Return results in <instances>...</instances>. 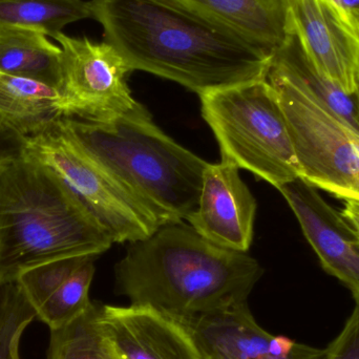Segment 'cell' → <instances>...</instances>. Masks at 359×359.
Listing matches in <instances>:
<instances>
[{
	"mask_svg": "<svg viewBox=\"0 0 359 359\" xmlns=\"http://www.w3.org/2000/svg\"><path fill=\"white\" fill-rule=\"evenodd\" d=\"M105 41L133 71L172 80L198 96L265 79L273 55L166 0H90Z\"/></svg>",
	"mask_w": 359,
	"mask_h": 359,
	"instance_id": "6da1fadb",
	"label": "cell"
},
{
	"mask_svg": "<svg viewBox=\"0 0 359 359\" xmlns=\"http://www.w3.org/2000/svg\"><path fill=\"white\" fill-rule=\"evenodd\" d=\"M263 273L248 252L222 248L190 224L170 222L130 243L115 266V291L130 304L190 320L246 303Z\"/></svg>",
	"mask_w": 359,
	"mask_h": 359,
	"instance_id": "7a4b0ae2",
	"label": "cell"
},
{
	"mask_svg": "<svg viewBox=\"0 0 359 359\" xmlns=\"http://www.w3.org/2000/svg\"><path fill=\"white\" fill-rule=\"evenodd\" d=\"M113 244L73 192L22 147L0 166V286L42 264L98 257Z\"/></svg>",
	"mask_w": 359,
	"mask_h": 359,
	"instance_id": "3957f363",
	"label": "cell"
},
{
	"mask_svg": "<svg viewBox=\"0 0 359 359\" xmlns=\"http://www.w3.org/2000/svg\"><path fill=\"white\" fill-rule=\"evenodd\" d=\"M80 147L147 203L165 223L196 210L208 162L175 142L142 104L104 123L63 117Z\"/></svg>",
	"mask_w": 359,
	"mask_h": 359,
	"instance_id": "277c9868",
	"label": "cell"
},
{
	"mask_svg": "<svg viewBox=\"0 0 359 359\" xmlns=\"http://www.w3.org/2000/svg\"><path fill=\"white\" fill-rule=\"evenodd\" d=\"M200 98L221 161L248 170L278 189L301 178L284 113L266 78L212 90Z\"/></svg>",
	"mask_w": 359,
	"mask_h": 359,
	"instance_id": "5b68a950",
	"label": "cell"
},
{
	"mask_svg": "<svg viewBox=\"0 0 359 359\" xmlns=\"http://www.w3.org/2000/svg\"><path fill=\"white\" fill-rule=\"evenodd\" d=\"M266 80L282 107L301 179L339 198L359 202V136L323 104L278 48Z\"/></svg>",
	"mask_w": 359,
	"mask_h": 359,
	"instance_id": "8992f818",
	"label": "cell"
},
{
	"mask_svg": "<svg viewBox=\"0 0 359 359\" xmlns=\"http://www.w3.org/2000/svg\"><path fill=\"white\" fill-rule=\"evenodd\" d=\"M60 120L23 139L22 153L52 170L114 243L143 240L166 224L138 194L93 159Z\"/></svg>",
	"mask_w": 359,
	"mask_h": 359,
	"instance_id": "52a82bcc",
	"label": "cell"
},
{
	"mask_svg": "<svg viewBox=\"0 0 359 359\" xmlns=\"http://www.w3.org/2000/svg\"><path fill=\"white\" fill-rule=\"evenodd\" d=\"M62 50L63 116L104 123L134 111L128 77L133 69L109 42L59 33L53 37Z\"/></svg>",
	"mask_w": 359,
	"mask_h": 359,
	"instance_id": "ba28073f",
	"label": "cell"
},
{
	"mask_svg": "<svg viewBox=\"0 0 359 359\" xmlns=\"http://www.w3.org/2000/svg\"><path fill=\"white\" fill-rule=\"evenodd\" d=\"M288 33L314 71L350 96L359 88V14L337 0H289Z\"/></svg>",
	"mask_w": 359,
	"mask_h": 359,
	"instance_id": "9c48e42d",
	"label": "cell"
},
{
	"mask_svg": "<svg viewBox=\"0 0 359 359\" xmlns=\"http://www.w3.org/2000/svg\"><path fill=\"white\" fill-rule=\"evenodd\" d=\"M99 320L121 359H207L187 320L151 305H100Z\"/></svg>",
	"mask_w": 359,
	"mask_h": 359,
	"instance_id": "30bf717a",
	"label": "cell"
},
{
	"mask_svg": "<svg viewBox=\"0 0 359 359\" xmlns=\"http://www.w3.org/2000/svg\"><path fill=\"white\" fill-rule=\"evenodd\" d=\"M297 217L325 271L339 278L359 304L358 236L349 222L301 178L278 188Z\"/></svg>",
	"mask_w": 359,
	"mask_h": 359,
	"instance_id": "8fae6325",
	"label": "cell"
},
{
	"mask_svg": "<svg viewBox=\"0 0 359 359\" xmlns=\"http://www.w3.org/2000/svg\"><path fill=\"white\" fill-rule=\"evenodd\" d=\"M257 201L227 162L208 163L203 175L198 208L188 224L209 242L229 250L248 252L253 236Z\"/></svg>",
	"mask_w": 359,
	"mask_h": 359,
	"instance_id": "7c38bea8",
	"label": "cell"
},
{
	"mask_svg": "<svg viewBox=\"0 0 359 359\" xmlns=\"http://www.w3.org/2000/svg\"><path fill=\"white\" fill-rule=\"evenodd\" d=\"M186 320L207 359H325V350L266 331L247 302Z\"/></svg>",
	"mask_w": 359,
	"mask_h": 359,
	"instance_id": "4fadbf2b",
	"label": "cell"
},
{
	"mask_svg": "<svg viewBox=\"0 0 359 359\" xmlns=\"http://www.w3.org/2000/svg\"><path fill=\"white\" fill-rule=\"evenodd\" d=\"M273 55L288 40L289 0H166Z\"/></svg>",
	"mask_w": 359,
	"mask_h": 359,
	"instance_id": "5bb4252c",
	"label": "cell"
},
{
	"mask_svg": "<svg viewBox=\"0 0 359 359\" xmlns=\"http://www.w3.org/2000/svg\"><path fill=\"white\" fill-rule=\"evenodd\" d=\"M63 116L60 93L27 78L0 73V126L20 138L36 136Z\"/></svg>",
	"mask_w": 359,
	"mask_h": 359,
	"instance_id": "9a60e30c",
	"label": "cell"
},
{
	"mask_svg": "<svg viewBox=\"0 0 359 359\" xmlns=\"http://www.w3.org/2000/svg\"><path fill=\"white\" fill-rule=\"evenodd\" d=\"M0 73L36 80L60 93L62 50L37 29L1 27Z\"/></svg>",
	"mask_w": 359,
	"mask_h": 359,
	"instance_id": "2e32d148",
	"label": "cell"
},
{
	"mask_svg": "<svg viewBox=\"0 0 359 359\" xmlns=\"http://www.w3.org/2000/svg\"><path fill=\"white\" fill-rule=\"evenodd\" d=\"M86 18H92V13L83 0H0V29L27 27L53 38Z\"/></svg>",
	"mask_w": 359,
	"mask_h": 359,
	"instance_id": "e0dca14e",
	"label": "cell"
},
{
	"mask_svg": "<svg viewBox=\"0 0 359 359\" xmlns=\"http://www.w3.org/2000/svg\"><path fill=\"white\" fill-rule=\"evenodd\" d=\"M100 305L71 324L50 330L46 359H121L99 320Z\"/></svg>",
	"mask_w": 359,
	"mask_h": 359,
	"instance_id": "ac0fdd59",
	"label": "cell"
},
{
	"mask_svg": "<svg viewBox=\"0 0 359 359\" xmlns=\"http://www.w3.org/2000/svg\"><path fill=\"white\" fill-rule=\"evenodd\" d=\"M96 257L82 264L58 290L36 310V318L50 330L62 328L83 316L90 309V288L95 274Z\"/></svg>",
	"mask_w": 359,
	"mask_h": 359,
	"instance_id": "d6986e66",
	"label": "cell"
},
{
	"mask_svg": "<svg viewBox=\"0 0 359 359\" xmlns=\"http://www.w3.org/2000/svg\"><path fill=\"white\" fill-rule=\"evenodd\" d=\"M35 318L36 310L17 283L0 286V359H21V337Z\"/></svg>",
	"mask_w": 359,
	"mask_h": 359,
	"instance_id": "ffe728a7",
	"label": "cell"
},
{
	"mask_svg": "<svg viewBox=\"0 0 359 359\" xmlns=\"http://www.w3.org/2000/svg\"><path fill=\"white\" fill-rule=\"evenodd\" d=\"M93 257H67L42 264L21 273L15 283L19 285L32 307L37 310L82 264Z\"/></svg>",
	"mask_w": 359,
	"mask_h": 359,
	"instance_id": "44dd1931",
	"label": "cell"
},
{
	"mask_svg": "<svg viewBox=\"0 0 359 359\" xmlns=\"http://www.w3.org/2000/svg\"><path fill=\"white\" fill-rule=\"evenodd\" d=\"M325 359H359V304L339 337L325 349Z\"/></svg>",
	"mask_w": 359,
	"mask_h": 359,
	"instance_id": "7402d4cb",
	"label": "cell"
},
{
	"mask_svg": "<svg viewBox=\"0 0 359 359\" xmlns=\"http://www.w3.org/2000/svg\"><path fill=\"white\" fill-rule=\"evenodd\" d=\"M22 147V138L0 126V166Z\"/></svg>",
	"mask_w": 359,
	"mask_h": 359,
	"instance_id": "603a6c76",
	"label": "cell"
},
{
	"mask_svg": "<svg viewBox=\"0 0 359 359\" xmlns=\"http://www.w3.org/2000/svg\"><path fill=\"white\" fill-rule=\"evenodd\" d=\"M341 213L359 236V202L347 201Z\"/></svg>",
	"mask_w": 359,
	"mask_h": 359,
	"instance_id": "cb8c5ba5",
	"label": "cell"
},
{
	"mask_svg": "<svg viewBox=\"0 0 359 359\" xmlns=\"http://www.w3.org/2000/svg\"><path fill=\"white\" fill-rule=\"evenodd\" d=\"M341 6L359 14V0H337Z\"/></svg>",
	"mask_w": 359,
	"mask_h": 359,
	"instance_id": "d4e9b609",
	"label": "cell"
},
{
	"mask_svg": "<svg viewBox=\"0 0 359 359\" xmlns=\"http://www.w3.org/2000/svg\"><path fill=\"white\" fill-rule=\"evenodd\" d=\"M354 96H355L356 102H358V111H359V88L358 90V92L355 93V95H354Z\"/></svg>",
	"mask_w": 359,
	"mask_h": 359,
	"instance_id": "484cf974",
	"label": "cell"
},
{
	"mask_svg": "<svg viewBox=\"0 0 359 359\" xmlns=\"http://www.w3.org/2000/svg\"><path fill=\"white\" fill-rule=\"evenodd\" d=\"M358 242H359V236H358Z\"/></svg>",
	"mask_w": 359,
	"mask_h": 359,
	"instance_id": "4316f807",
	"label": "cell"
}]
</instances>
